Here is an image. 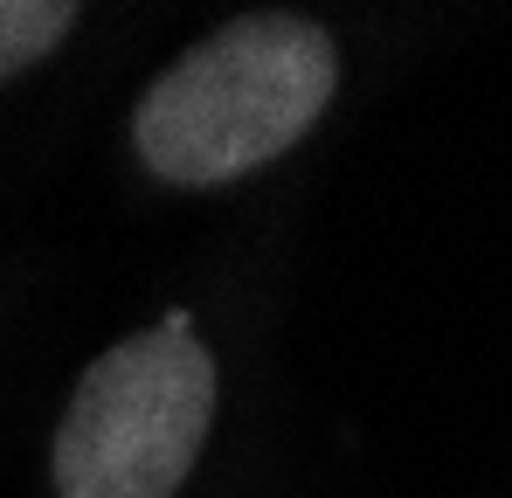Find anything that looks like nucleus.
<instances>
[{"label": "nucleus", "mask_w": 512, "mask_h": 498, "mask_svg": "<svg viewBox=\"0 0 512 498\" xmlns=\"http://www.w3.org/2000/svg\"><path fill=\"white\" fill-rule=\"evenodd\" d=\"M340 90V49L305 14H243L194 42L132 111V146L173 187H222L291 153Z\"/></svg>", "instance_id": "obj_1"}, {"label": "nucleus", "mask_w": 512, "mask_h": 498, "mask_svg": "<svg viewBox=\"0 0 512 498\" xmlns=\"http://www.w3.org/2000/svg\"><path fill=\"white\" fill-rule=\"evenodd\" d=\"M215 422V353L187 312L97 353L56 422V498H173Z\"/></svg>", "instance_id": "obj_2"}, {"label": "nucleus", "mask_w": 512, "mask_h": 498, "mask_svg": "<svg viewBox=\"0 0 512 498\" xmlns=\"http://www.w3.org/2000/svg\"><path fill=\"white\" fill-rule=\"evenodd\" d=\"M70 28H77L70 0H0V83L42 63Z\"/></svg>", "instance_id": "obj_3"}]
</instances>
